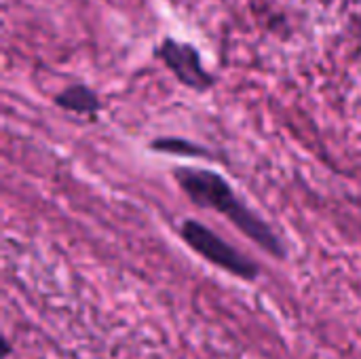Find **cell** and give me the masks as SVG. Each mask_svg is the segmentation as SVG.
<instances>
[{"label":"cell","instance_id":"1","mask_svg":"<svg viewBox=\"0 0 361 359\" xmlns=\"http://www.w3.org/2000/svg\"><path fill=\"white\" fill-rule=\"evenodd\" d=\"M180 188L201 207L214 209L228 218V222L239 229L247 239H252L258 248L275 258H286V245L277 237V233L254 212L250 209L233 190V186L212 169H195V167H178L173 171Z\"/></svg>","mask_w":361,"mask_h":359},{"label":"cell","instance_id":"5","mask_svg":"<svg viewBox=\"0 0 361 359\" xmlns=\"http://www.w3.org/2000/svg\"><path fill=\"white\" fill-rule=\"evenodd\" d=\"M150 148L159 152H169V154H180V157H201L205 154V148L182 140V138H159L150 144Z\"/></svg>","mask_w":361,"mask_h":359},{"label":"cell","instance_id":"2","mask_svg":"<svg viewBox=\"0 0 361 359\" xmlns=\"http://www.w3.org/2000/svg\"><path fill=\"white\" fill-rule=\"evenodd\" d=\"M180 235H182L184 243L190 250H195L201 258L228 271L231 275H235L239 279H247V281H254L258 277L260 269L256 262H252L237 248H233L231 243L220 239L212 229H207L199 220H184L180 226Z\"/></svg>","mask_w":361,"mask_h":359},{"label":"cell","instance_id":"3","mask_svg":"<svg viewBox=\"0 0 361 359\" xmlns=\"http://www.w3.org/2000/svg\"><path fill=\"white\" fill-rule=\"evenodd\" d=\"M157 57L173 72V76L182 85H186V87H190V89H195L199 93L212 89L214 83H216L214 74H209L205 70L199 51L188 42H180V40L167 36L159 44Z\"/></svg>","mask_w":361,"mask_h":359},{"label":"cell","instance_id":"4","mask_svg":"<svg viewBox=\"0 0 361 359\" xmlns=\"http://www.w3.org/2000/svg\"><path fill=\"white\" fill-rule=\"evenodd\" d=\"M55 104L74 114H95L102 108V102L93 89L87 85H70L55 95Z\"/></svg>","mask_w":361,"mask_h":359}]
</instances>
